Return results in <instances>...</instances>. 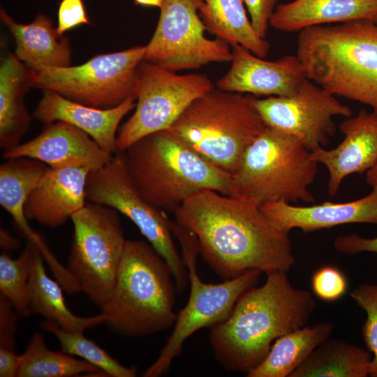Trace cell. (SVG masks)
<instances>
[{
  "label": "cell",
  "mask_w": 377,
  "mask_h": 377,
  "mask_svg": "<svg viewBox=\"0 0 377 377\" xmlns=\"http://www.w3.org/2000/svg\"><path fill=\"white\" fill-rule=\"evenodd\" d=\"M173 213L175 221L195 235L200 253L223 280L251 269L288 272L295 263L290 232L249 198L204 190Z\"/></svg>",
  "instance_id": "6da1fadb"
},
{
  "label": "cell",
  "mask_w": 377,
  "mask_h": 377,
  "mask_svg": "<svg viewBox=\"0 0 377 377\" xmlns=\"http://www.w3.org/2000/svg\"><path fill=\"white\" fill-rule=\"evenodd\" d=\"M316 306L311 293L295 288L287 272L267 274L263 286L245 291L230 315L211 327L215 359L226 370L246 374L276 339L307 325Z\"/></svg>",
  "instance_id": "7a4b0ae2"
},
{
  "label": "cell",
  "mask_w": 377,
  "mask_h": 377,
  "mask_svg": "<svg viewBox=\"0 0 377 377\" xmlns=\"http://www.w3.org/2000/svg\"><path fill=\"white\" fill-rule=\"evenodd\" d=\"M297 56L307 78L377 112V24L367 20L300 31Z\"/></svg>",
  "instance_id": "3957f363"
},
{
  "label": "cell",
  "mask_w": 377,
  "mask_h": 377,
  "mask_svg": "<svg viewBox=\"0 0 377 377\" xmlns=\"http://www.w3.org/2000/svg\"><path fill=\"white\" fill-rule=\"evenodd\" d=\"M177 288L164 258L145 241L126 240L114 286L101 308L105 324L126 337L156 334L174 326Z\"/></svg>",
  "instance_id": "277c9868"
},
{
  "label": "cell",
  "mask_w": 377,
  "mask_h": 377,
  "mask_svg": "<svg viewBox=\"0 0 377 377\" xmlns=\"http://www.w3.org/2000/svg\"><path fill=\"white\" fill-rule=\"evenodd\" d=\"M122 152L141 194L164 211L174 212L204 190L231 195V175L206 161L169 131L148 135Z\"/></svg>",
  "instance_id": "5b68a950"
},
{
  "label": "cell",
  "mask_w": 377,
  "mask_h": 377,
  "mask_svg": "<svg viewBox=\"0 0 377 377\" xmlns=\"http://www.w3.org/2000/svg\"><path fill=\"white\" fill-rule=\"evenodd\" d=\"M256 98L213 88L193 101L167 131L232 176L247 148L267 126Z\"/></svg>",
  "instance_id": "8992f818"
},
{
  "label": "cell",
  "mask_w": 377,
  "mask_h": 377,
  "mask_svg": "<svg viewBox=\"0 0 377 377\" xmlns=\"http://www.w3.org/2000/svg\"><path fill=\"white\" fill-rule=\"evenodd\" d=\"M296 137L267 126L246 150L231 176V195L249 198L260 206L272 200L313 202L309 190L318 163Z\"/></svg>",
  "instance_id": "52a82bcc"
},
{
  "label": "cell",
  "mask_w": 377,
  "mask_h": 377,
  "mask_svg": "<svg viewBox=\"0 0 377 377\" xmlns=\"http://www.w3.org/2000/svg\"><path fill=\"white\" fill-rule=\"evenodd\" d=\"M182 249V258L188 272L190 295L186 306L177 313L172 332L158 358L144 372V377L165 374L173 360L181 353L186 339L196 331L213 327L225 320L231 313L239 297L256 286L263 272L251 269L239 276L220 283H206L196 269L200 253L195 235L182 226L173 228Z\"/></svg>",
  "instance_id": "ba28073f"
},
{
  "label": "cell",
  "mask_w": 377,
  "mask_h": 377,
  "mask_svg": "<svg viewBox=\"0 0 377 377\" xmlns=\"http://www.w3.org/2000/svg\"><path fill=\"white\" fill-rule=\"evenodd\" d=\"M66 268L91 302L101 308L114 286L126 242L119 212L87 202L71 216Z\"/></svg>",
  "instance_id": "9c48e42d"
},
{
  "label": "cell",
  "mask_w": 377,
  "mask_h": 377,
  "mask_svg": "<svg viewBox=\"0 0 377 377\" xmlns=\"http://www.w3.org/2000/svg\"><path fill=\"white\" fill-rule=\"evenodd\" d=\"M87 202L111 207L128 218L168 264L177 291L188 284L187 269L177 250L171 220L165 212L147 200L131 178L122 151L104 166L90 170L86 185Z\"/></svg>",
  "instance_id": "30bf717a"
},
{
  "label": "cell",
  "mask_w": 377,
  "mask_h": 377,
  "mask_svg": "<svg viewBox=\"0 0 377 377\" xmlns=\"http://www.w3.org/2000/svg\"><path fill=\"white\" fill-rule=\"evenodd\" d=\"M145 50V46H136L97 55L76 66L31 68L32 87L86 105L111 108L135 97L138 71Z\"/></svg>",
  "instance_id": "8fae6325"
},
{
  "label": "cell",
  "mask_w": 377,
  "mask_h": 377,
  "mask_svg": "<svg viewBox=\"0 0 377 377\" xmlns=\"http://www.w3.org/2000/svg\"><path fill=\"white\" fill-rule=\"evenodd\" d=\"M213 88L205 74L179 75L142 61L135 81V111L117 135L119 151L148 135L168 130L193 101Z\"/></svg>",
  "instance_id": "7c38bea8"
},
{
  "label": "cell",
  "mask_w": 377,
  "mask_h": 377,
  "mask_svg": "<svg viewBox=\"0 0 377 377\" xmlns=\"http://www.w3.org/2000/svg\"><path fill=\"white\" fill-rule=\"evenodd\" d=\"M203 6L204 0H163L144 61L175 72L230 61L229 44L205 36L206 28L199 14Z\"/></svg>",
  "instance_id": "4fadbf2b"
},
{
  "label": "cell",
  "mask_w": 377,
  "mask_h": 377,
  "mask_svg": "<svg viewBox=\"0 0 377 377\" xmlns=\"http://www.w3.org/2000/svg\"><path fill=\"white\" fill-rule=\"evenodd\" d=\"M256 105L267 126L296 137L311 151L330 143L336 133L334 117L353 114L336 96L308 78L293 95L256 98Z\"/></svg>",
  "instance_id": "5bb4252c"
},
{
  "label": "cell",
  "mask_w": 377,
  "mask_h": 377,
  "mask_svg": "<svg viewBox=\"0 0 377 377\" xmlns=\"http://www.w3.org/2000/svg\"><path fill=\"white\" fill-rule=\"evenodd\" d=\"M231 66L216 88L253 96H290L307 79L297 56L267 61L240 45H232Z\"/></svg>",
  "instance_id": "9a60e30c"
},
{
  "label": "cell",
  "mask_w": 377,
  "mask_h": 377,
  "mask_svg": "<svg viewBox=\"0 0 377 377\" xmlns=\"http://www.w3.org/2000/svg\"><path fill=\"white\" fill-rule=\"evenodd\" d=\"M47 124L33 139L3 151V158L27 157L53 169L81 166L91 170L104 166L112 158L114 154L103 149L80 128L62 121Z\"/></svg>",
  "instance_id": "2e32d148"
},
{
  "label": "cell",
  "mask_w": 377,
  "mask_h": 377,
  "mask_svg": "<svg viewBox=\"0 0 377 377\" xmlns=\"http://www.w3.org/2000/svg\"><path fill=\"white\" fill-rule=\"evenodd\" d=\"M344 138L335 148L324 147L311 151L310 157L327 169V191L334 196L342 181L354 173H363L377 161V112L362 110L355 117H350L339 126Z\"/></svg>",
  "instance_id": "e0dca14e"
},
{
  "label": "cell",
  "mask_w": 377,
  "mask_h": 377,
  "mask_svg": "<svg viewBox=\"0 0 377 377\" xmlns=\"http://www.w3.org/2000/svg\"><path fill=\"white\" fill-rule=\"evenodd\" d=\"M90 169L47 167L24 206L28 220L54 229L64 224L87 202L86 185Z\"/></svg>",
  "instance_id": "ac0fdd59"
},
{
  "label": "cell",
  "mask_w": 377,
  "mask_h": 377,
  "mask_svg": "<svg viewBox=\"0 0 377 377\" xmlns=\"http://www.w3.org/2000/svg\"><path fill=\"white\" fill-rule=\"evenodd\" d=\"M260 209L277 227L289 232L293 228L309 232L347 223L377 224V188L347 202L297 206L283 200H272L262 204Z\"/></svg>",
  "instance_id": "d6986e66"
},
{
  "label": "cell",
  "mask_w": 377,
  "mask_h": 377,
  "mask_svg": "<svg viewBox=\"0 0 377 377\" xmlns=\"http://www.w3.org/2000/svg\"><path fill=\"white\" fill-rule=\"evenodd\" d=\"M135 98L130 96L119 105L102 109L71 101L50 90H44L33 116L49 124L57 121L68 123L88 134L105 151H119L117 131L122 119L135 108Z\"/></svg>",
  "instance_id": "ffe728a7"
},
{
  "label": "cell",
  "mask_w": 377,
  "mask_h": 377,
  "mask_svg": "<svg viewBox=\"0 0 377 377\" xmlns=\"http://www.w3.org/2000/svg\"><path fill=\"white\" fill-rule=\"evenodd\" d=\"M360 20L377 24V0H294L276 6L269 24L293 32Z\"/></svg>",
  "instance_id": "44dd1931"
},
{
  "label": "cell",
  "mask_w": 377,
  "mask_h": 377,
  "mask_svg": "<svg viewBox=\"0 0 377 377\" xmlns=\"http://www.w3.org/2000/svg\"><path fill=\"white\" fill-rule=\"evenodd\" d=\"M0 17L14 37L15 54L23 63L31 68L71 66L69 40L57 32L48 16L39 14L27 24L16 22L3 9H1Z\"/></svg>",
  "instance_id": "7402d4cb"
},
{
  "label": "cell",
  "mask_w": 377,
  "mask_h": 377,
  "mask_svg": "<svg viewBox=\"0 0 377 377\" xmlns=\"http://www.w3.org/2000/svg\"><path fill=\"white\" fill-rule=\"evenodd\" d=\"M32 69L15 54L1 59L0 67V147L10 149L20 144L31 123L24 96L32 87Z\"/></svg>",
  "instance_id": "603a6c76"
},
{
  "label": "cell",
  "mask_w": 377,
  "mask_h": 377,
  "mask_svg": "<svg viewBox=\"0 0 377 377\" xmlns=\"http://www.w3.org/2000/svg\"><path fill=\"white\" fill-rule=\"evenodd\" d=\"M27 244L30 249L29 296L31 313L40 315L45 320L72 332H83L104 324L105 316L102 313L91 317H80L69 310L63 295L62 286L46 273L41 253L34 244L29 242Z\"/></svg>",
  "instance_id": "cb8c5ba5"
},
{
  "label": "cell",
  "mask_w": 377,
  "mask_h": 377,
  "mask_svg": "<svg viewBox=\"0 0 377 377\" xmlns=\"http://www.w3.org/2000/svg\"><path fill=\"white\" fill-rule=\"evenodd\" d=\"M5 160L0 165V205L11 216L28 242L41 248L45 241L28 223L24 206L47 167L27 157Z\"/></svg>",
  "instance_id": "d4e9b609"
},
{
  "label": "cell",
  "mask_w": 377,
  "mask_h": 377,
  "mask_svg": "<svg viewBox=\"0 0 377 377\" xmlns=\"http://www.w3.org/2000/svg\"><path fill=\"white\" fill-rule=\"evenodd\" d=\"M334 324L325 320L306 325L276 339L266 357L247 374L248 377H290L324 341Z\"/></svg>",
  "instance_id": "484cf974"
},
{
  "label": "cell",
  "mask_w": 377,
  "mask_h": 377,
  "mask_svg": "<svg viewBox=\"0 0 377 377\" xmlns=\"http://www.w3.org/2000/svg\"><path fill=\"white\" fill-rule=\"evenodd\" d=\"M199 14L206 30L217 38L240 45L259 57L267 56L269 44L254 30L243 0H204Z\"/></svg>",
  "instance_id": "4316f807"
},
{
  "label": "cell",
  "mask_w": 377,
  "mask_h": 377,
  "mask_svg": "<svg viewBox=\"0 0 377 377\" xmlns=\"http://www.w3.org/2000/svg\"><path fill=\"white\" fill-rule=\"evenodd\" d=\"M371 353L341 339L320 343L290 377H366Z\"/></svg>",
  "instance_id": "83f0119b"
},
{
  "label": "cell",
  "mask_w": 377,
  "mask_h": 377,
  "mask_svg": "<svg viewBox=\"0 0 377 377\" xmlns=\"http://www.w3.org/2000/svg\"><path fill=\"white\" fill-rule=\"evenodd\" d=\"M101 371L85 360L64 352L51 350L42 333L35 332L20 355L17 377H73Z\"/></svg>",
  "instance_id": "f1b7e54d"
},
{
  "label": "cell",
  "mask_w": 377,
  "mask_h": 377,
  "mask_svg": "<svg viewBox=\"0 0 377 377\" xmlns=\"http://www.w3.org/2000/svg\"><path fill=\"white\" fill-rule=\"evenodd\" d=\"M40 325L42 329L57 337L63 352L82 357L104 371L108 376L135 377L137 376V367L122 365L104 349L86 338L83 332H68L57 324L47 320L41 322Z\"/></svg>",
  "instance_id": "f546056e"
},
{
  "label": "cell",
  "mask_w": 377,
  "mask_h": 377,
  "mask_svg": "<svg viewBox=\"0 0 377 377\" xmlns=\"http://www.w3.org/2000/svg\"><path fill=\"white\" fill-rule=\"evenodd\" d=\"M30 249L27 246L17 258L0 256V294L13 305L19 316L31 314L29 296Z\"/></svg>",
  "instance_id": "4dcf8cb0"
},
{
  "label": "cell",
  "mask_w": 377,
  "mask_h": 377,
  "mask_svg": "<svg viewBox=\"0 0 377 377\" xmlns=\"http://www.w3.org/2000/svg\"><path fill=\"white\" fill-rule=\"evenodd\" d=\"M349 295L366 312L362 332L367 348L373 355L369 376L377 377V285L361 284L353 289Z\"/></svg>",
  "instance_id": "1f68e13d"
},
{
  "label": "cell",
  "mask_w": 377,
  "mask_h": 377,
  "mask_svg": "<svg viewBox=\"0 0 377 377\" xmlns=\"http://www.w3.org/2000/svg\"><path fill=\"white\" fill-rule=\"evenodd\" d=\"M314 294L325 302H334L343 297L348 289L347 279L337 267L323 266L311 278Z\"/></svg>",
  "instance_id": "d6a6232c"
},
{
  "label": "cell",
  "mask_w": 377,
  "mask_h": 377,
  "mask_svg": "<svg viewBox=\"0 0 377 377\" xmlns=\"http://www.w3.org/2000/svg\"><path fill=\"white\" fill-rule=\"evenodd\" d=\"M83 24H91L83 0H61L58 10L57 32L63 36L68 30Z\"/></svg>",
  "instance_id": "836d02e7"
},
{
  "label": "cell",
  "mask_w": 377,
  "mask_h": 377,
  "mask_svg": "<svg viewBox=\"0 0 377 377\" xmlns=\"http://www.w3.org/2000/svg\"><path fill=\"white\" fill-rule=\"evenodd\" d=\"M251 24L262 38H265L277 0H243Z\"/></svg>",
  "instance_id": "e575fe53"
},
{
  "label": "cell",
  "mask_w": 377,
  "mask_h": 377,
  "mask_svg": "<svg viewBox=\"0 0 377 377\" xmlns=\"http://www.w3.org/2000/svg\"><path fill=\"white\" fill-rule=\"evenodd\" d=\"M17 316L10 302L0 294V347L15 351Z\"/></svg>",
  "instance_id": "d590c367"
},
{
  "label": "cell",
  "mask_w": 377,
  "mask_h": 377,
  "mask_svg": "<svg viewBox=\"0 0 377 377\" xmlns=\"http://www.w3.org/2000/svg\"><path fill=\"white\" fill-rule=\"evenodd\" d=\"M333 244L337 251L344 254L362 252L377 253V237L366 238L357 234H348L335 238Z\"/></svg>",
  "instance_id": "8d00e7d4"
},
{
  "label": "cell",
  "mask_w": 377,
  "mask_h": 377,
  "mask_svg": "<svg viewBox=\"0 0 377 377\" xmlns=\"http://www.w3.org/2000/svg\"><path fill=\"white\" fill-rule=\"evenodd\" d=\"M20 364V355L14 350L0 347V376L15 377Z\"/></svg>",
  "instance_id": "74e56055"
},
{
  "label": "cell",
  "mask_w": 377,
  "mask_h": 377,
  "mask_svg": "<svg viewBox=\"0 0 377 377\" xmlns=\"http://www.w3.org/2000/svg\"><path fill=\"white\" fill-rule=\"evenodd\" d=\"M0 246L3 253L16 250L20 246V242L17 238L13 236L7 230L1 228L0 230Z\"/></svg>",
  "instance_id": "f35d334b"
},
{
  "label": "cell",
  "mask_w": 377,
  "mask_h": 377,
  "mask_svg": "<svg viewBox=\"0 0 377 377\" xmlns=\"http://www.w3.org/2000/svg\"><path fill=\"white\" fill-rule=\"evenodd\" d=\"M366 182L373 188H377V161L366 173Z\"/></svg>",
  "instance_id": "ab89813d"
},
{
  "label": "cell",
  "mask_w": 377,
  "mask_h": 377,
  "mask_svg": "<svg viewBox=\"0 0 377 377\" xmlns=\"http://www.w3.org/2000/svg\"><path fill=\"white\" fill-rule=\"evenodd\" d=\"M135 5L161 8L163 0H133Z\"/></svg>",
  "instance_id": "60d3db41"
}]
</instances>
